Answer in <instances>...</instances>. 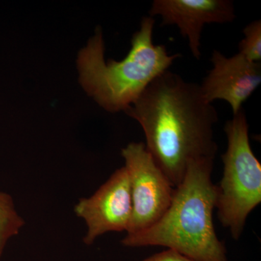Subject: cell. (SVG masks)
Listing matches in <instances>:
<instances>
[{
    "instance_id": "cell-8",
    "label": "cell",
    "mask_w": 261,
    "mask_h": 261,
    "mask_svg": "<svg viewBox=\"0 0 261 261\" xmlns=\"http://www.w3.org/2000/svg\"><path fill=\"white\" fill-rule=\"evenodd\" d=\"M159 15L162 25H176L187 38L192 56L201 58V34L205 24L227 23L236 18L229 0H154L149 16Z\"/></svg>"
},
{
    "instance_id": "cell-6",
    "label": "cell",
    "mask_w": 261,
    "mask_h": 261,
    "mask_svg": "<svg viewBox=\"0 0 261 261\" xmlns=\"http://www.w3.org/2000/svg\"><path fill=\"white\" fill-rule=\"evenodd\" d=\"M78 217L85 221L87 232L84 243L90 245L109 231L128 230L132 214L129 177L123 166L89 198L81 199L74 207Z\"/></svg>"
},
{
    "instance_id": "cell-7",
    "label": "cell",
    "mask_w": 261,
    "mask_h": 261,
    "mask_svg": "<svg viewBox=\"0 0 261 261\" xmlns=\"http://www.w3.org/2000/svg\"><path fill=\"white\" fill-rule=\"evenodd\" d=\"M211 61L212 69L199 84L202 97L209 103L226 101L236 115L260 86V63L248 61L240 53L227 58L218 50L213 51Z\"/></svg>"
},
{
    "instance_id": "cell-10",
    "label": "cell",
    "mask_w": 261,
    "mask_h": 261,
    "mask_svg": "<svg viewBox=\"0 0 261 261\" xmlns=\"http://www.w3.org/2000/svg\"><path fill=\"white\" fill-rule=\"evenodd\" d=\"M245 37L239 44V53L248 61L260 63L261 20L251 22L244 29Z\"/></svg>"
},
{
    "instance_id": "cell-1",
    "label": "cell",
    "mask_w": 261,
    "mask_h": 261,
    "mask_svg": "<svg viewBox=\"0 0 261 261\" xmlns=\"http://www.w3.org/2000/svg\"><path fill=\"white\" fill-rule=\"evenodd\" d=\"M124 112L142 126L146 149L175 188L189 163L217 153V111L199 84L177 73L167 70L154 79Z\"/></svg>"
},
{
    "instance_id": "cell-11",
    "label": "cell",
    "mask_w": 261,
    "mask_h": 261,
    "mask_svg": "<svg viewBox=\"0 0 261 261\" xmlns=\"http://www.w3.org/2000/svg\"><path fill=\"white\" fill-rule=\"evenodd\" d=\"M142 261H197L191 257L184 255L181 252L168 249L164 251L154 254Z\"/></svg>"
},
{
    "instance_id": "cell-4",
    "label": "cell",
    "mask_w": 261,
    "mask_h": 261,
    "mask_svg": "<svg viewBox=\"0 0 261 261\" xmlns=\"http://www.w3.org/2000/svg\"><path fill=\"white\" fill-rule=\"evenodd\" d=\"M224 130L227 149L221 155L224 171L216 186V208L221 224L238 240L249 215L261 202V165L250 146L243 109L226 122Z\"/></svg>"
},
{
    "instance_id": "cell-3",
    "label": "cell",
    "mask_w": 261,
    "mask_h": 261,
    "mask_svg": "<svg viewBox=\"0 0 261 261\" xmlns=\"http://www.w3.org/2000/svg\"><path fill=\"white\" fill-rule=\"evenodd\" d=\"M155 20L144 17L132 39V48L121 61L104 58L100 29L89 39L78 57L80 82L84 90L107 111H125L149 84L167 71L180 54L169 55L164 45L152 40Z\"/></svg>"
},
{
    "instance_id": "cell-9",
    "label": "cell",
    "mask_w": 261,
    "mask_h": 261,
    "mask_svg": "<svg viewBox=\"0 0 261 261\" xmlns=\"http://www.w3.org/2000/svg\"><path fill=\"white\" fill-rule=\"evenodd\" d=\"M23 225L24 221L15 211L12 197L0 192V257L7 242L18 234Z\"/></svg>"
},
{
    "instance_id": "cell-5",
    "label": "cell",
    "mask_w": 261,
    "mask_h": 261,
    "mask_svg": "<svg viewBox=\"0 0 261 261\" xmlns=\"http://www.w3.org/2000/svg\"><path fill=\"white\" fill-rule=\"evenodd\" d=\"M129 177L132 214L127 235L147 229L163 217L172 202L175 187L154 162L143 142L122 149Z\"/></svg>"
},
{
    "instance_id": "cell-2",
    "label": "cell",
    "mask_w": 261,
    "mask_h": 261,
    "mask_svg": "<svg viewBox=\"0 0 261 261\" xmlns=\"http://www.w3.org/2000/svg\"><path fill=\"white\" fill-rule=\"evenodd\" d=\"M214 159L189 163L175 188L172 202L152 226L122 240L124 246H163L197 261H228L224 244L215 231L216 185L211 178Z\"/></svg>"
}]
</instances>
